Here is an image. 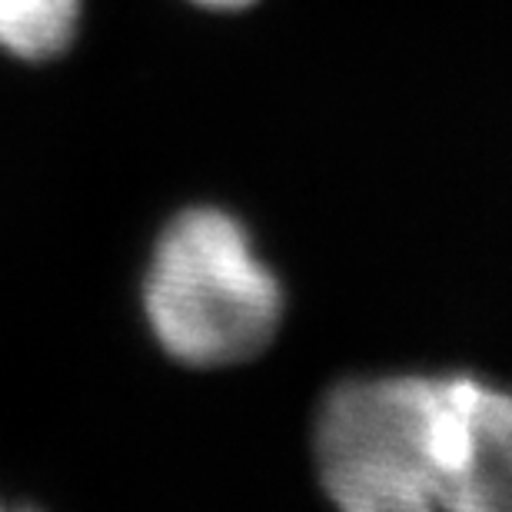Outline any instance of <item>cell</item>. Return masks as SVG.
I'll list each match as a JSON object with an SVG mask.
<instances>
[{
  "label": "cell",
  "mask_w": 512,
  "mask_h": 512,
  "mask_svg": "<svg viewBox=\"0 0 512 512\" xmlns=\"http://www.w3.org/2000/svg\"><path fill=\"white\" fill-rule=\"evenodd\" d=\"M436 376L346 380L316 416L323 489L350 512H433Z\"/></svg>",
  "instance_id": "obj_2"
},
{
  "label": "cell",
  "mask_w": 512,
  "mask_h": 512,
  "mask_svg": "<svg viewBox=\"0 0 512 512\" xmlns=\"http://www.w3.org/2000/svg\"><path fill=\"white\" fill-rule=\"evenodd\" d=\"M84 0H0V50L17 60H54L74 44Z\"/></svg>",
  "instance_id": "obj_3"
},
{
  "label": "cell",
  "mask_w": 512,
  "mask_h": 512,
  "mask_svg": "<svg viewBox=\"0 0 512 512\" xmlns=\"http://www.w3.org/2000/svg\"><path fill=\"white\" fill-rule=\"evenodd\" d=\"M190 4L207 7V10H243V7L256 4V0H190Z\"/></svg>",
  "instance_id": "obj_4"
},
{
  "label": "cell",
  "mask_w": 512,
  "mask_h": 512,
  "mask_svg": "<svg viewBox=\"0 0 512 512\" xmlns=\"http://www.w3.org/2000/svg\"><path fill=\"white\" fill-rule=\"evenodd\" d=\"M143 313L163 353L217 370L270 346L283 320V290L237 217L193 207L173 217L153 247Z\"/></svg>",
  "instance_id": "obj_1"
}]
</instances>
